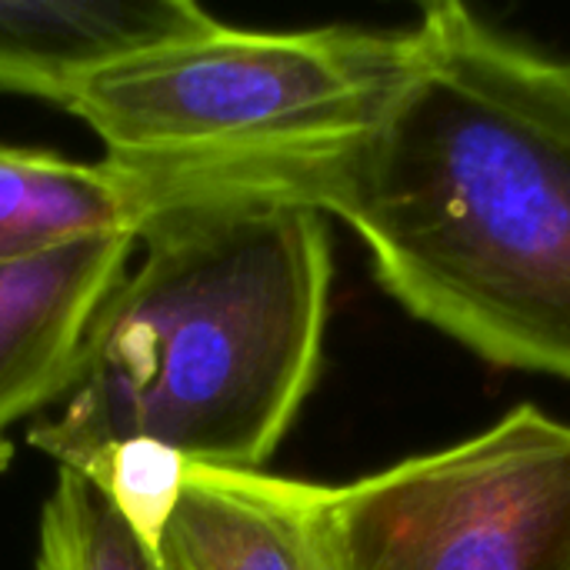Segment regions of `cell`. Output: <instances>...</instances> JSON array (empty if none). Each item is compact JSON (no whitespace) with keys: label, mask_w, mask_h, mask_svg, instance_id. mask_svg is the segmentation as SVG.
Here are the masks:
<instances>
[{"label":"cell","mask_w":570,"mask_h":570,"mask_svg":"<svg viewBox=\"0 0 570 570\" xmlns=\"http://www.w3.org/2000/svg\"><path fill=\"white\" fill-rule=\"evenodd\" d=\"M411 37L334 217L417 321L498 367L570 381V57L458 0L421 7Z\"/></svg>","instance_id":"obj_1"},{"label":"cell","mask_w":570,"mask_h":570,"mask_svg":"<svg viewBox=\"0 0 570 570\" xmlns=\"http://www.w3.org/2000/svg\"><path fill=\"white\" fill-rule=\"evenodd\" d=\"M97 314L73 384L27 441L63 471L147 441L187 464L264 471L304 407L331 307L327 214L174 210Z\"/></svg>","instance_id":"obj_2"},{"label":"cell","mask_w":570,"mask_h":570,"mask_svg":"<svg viewBox=\"0 0 570 570\" xmlns=\"http://www.w3.org/2000/svg\"><path fill=\"white\" fill-rule=\"evenodd\" d=\"M414 57L411 27L200 30L94 73L67 104L164 214L297 204L337 214Z\"/></svg>","instance_id":"obj_3"},{"label":"cell","mask_w":570,"mask_h":570,"mask_svg":"<svg viewBox=\"0 0 570 570\" xmlns=\"http://www.w3.org/2000/svg\"><path fill=\"white\" fill-rule=\"evenodd\" d=\"M344 570H570V424L534 404L331 488Z\"/></svg>","instance_id":"obj_4"},{"label":"cell","mask_w":570,"mask_h":570,"mask_svg":"<svg viewBox=\"0 0 570 570\" xmlns=\"http://www.w3.org/2000/svg\"><path fill=\"white\" fill-rule=\"evenodd\" d=\"M167 570H344L331 484L187 464L157 534Z\"/></svg>","instance_id":"obj_5"},{"label":"cell","mask_w":570,"mask_h":570,"mask_svg":"<svg viewBox=\"0 0 570 570\" xmlns=\"http://www.w3.org/2000/svg\"><path fill=\"white\" fill-rule=\"evenodd\" d=\"M137 237H97L0 264V434L57 404Z\"/></svg>","instance_id":"obj_6"},{"label":"cell","mask_w":570,"mask_h":570,"mask_svg":"<svg viewBox=\"0 0 570 570\" xmlns=\"http://www.w3.org/2000/svg\"><path fill=\"white\" fill-rule=\"evenodd\" d=\"M207 20L190 0H0V90L67 110L104 67L187 37Z\"/></svg>","instance_id":"obj_7"},{"label":"cell","mask_w":570,"mask_h":570,"mask_svg":"<svg viewBox=\"0 0 570 570\" xmlns=\"http://www.w3.org/2000/svg\"><path fill=\"white\" fill-rule=\"evenodd\" d=\"M157 217L164 197L144 167L0 147V264L97 237H140Z\"/></svg>","instance_id":"obj_8"},{"label":"cell","mask_w":570,"mask_h":570,"mask_svg":"<svg viewBox=\"0 0 570 570\" xmlns=\"http://www.w3.org/2000/svg\"><path fill=\"white\" fill-rule=\"evenodd\" d=\"M33 570H167L157 544L77 471H57L53 494L40 514Z\"/></svg>","instance_id":"obj_9"},{"label":"cell","mask_w":570,"mask_h":570,"mask_svg":"<svg viewBox=\"0 0 570 570\" xmlns=\"http://www.w3.org/2000/svg\"><path fill=\"white\" fill-rule=\"evenodd\" d=\"M184 471H187V461L177 458L174 451L147 444V441H134V444H120L100 454L87 471H77V474H87L90 481H97L110 494V501L150 541H157L180 494Z\"/></svg>","instance_id":"obj_10"}]
</instances>
